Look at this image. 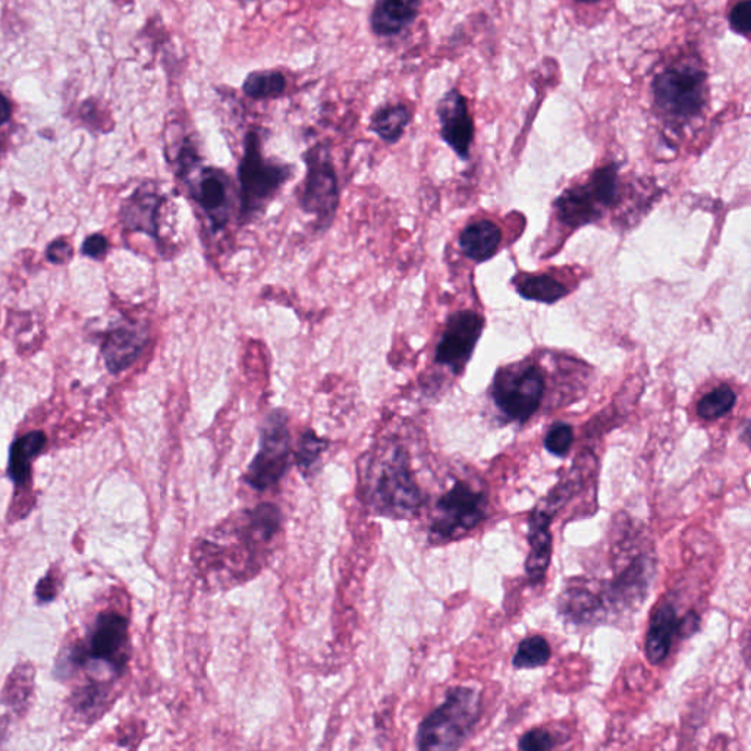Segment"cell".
Listing matches in <instances>:
<instances>
[{
    "mask_svg": "<svg viewBox=\"0 0 751 751\" xmlns=\"http://www.w3.org/2000/svg\"><path fill=\"white\" fill-rule=\"evenodd\" d=\"M293 176L291 164L266 158L259 134L250 131L238 164L239 222H255Z\"/></svg>",
    "mask_w": 751,
    "mask_h": 751,
    "instance_id": "cell-1",
    "label": "cell"
},
{
    "mask_svg": "<svg viewBox=\"0 0 751 751\" xmlns=\"http://www.w3.org/2000/svg\"><path fill=\"white\" fill-rule=\"evenodd\" d=\"M482 699L471 687H454L441 706L420 724L417 747L420 750H457L470 738L480 719Z\"/></svg>",
    "mask_w": 751,
    "mask_h": 751,
    "instance_id": "cell-2",
    "label": "cell"
},
{
    "mask_svg": "<svg viewBox=\"0 0 751 751\" xmlns=\"http://www.w3.org/2000/svg\"><path fill=\"white\" fill-rule=\"evenodd\" d=\"M656 107L670 120L690 121L707 100V77L702 67L681 62L662 71L653 83Z\"/></svg>",
    "mask_w": 751,
    "mask_h": 751,
    "instance_id": "cell-3",
    "label": "cell"
},
{
    "mask_svg": "<svg viewBox=\"0 0 751 751\" xmlns=\"http://www.w3.org/2000/svg\"><path fill=\"white\" fill-rule=\"evenodd\" d=\"M546 381L534 365L505 367L497 371L492 383V399L509 421L526 423L542 404Z\"/></svg>",
    "mask_w": 751,
    "mask_h": 751,
    "instance_id": "cell-4",
    "label": "cell"
},
{
    "mask_svg": "<svg viewBox=\"0 0 751 751\" xmlns=\"http://www.w3.org/2000/svg\"><path fill=\"white\" fill-rule=\"evenodd\" d=\"M487 493L458 480L438 501L430 525V540L446 543L463 538L487 518Z\"/></svg>",
    "mask_w": 751,
    "mask_h": 751,
    "instance_id": "cell-5",
    "label": "cell"
},
{
    "mask_svg": "<svg viewBox=\"0 0 751 751\" xmlns=\"http://www.w3.org/2000/svg\"><path fill=\"white\" fill-rule=\"evenodd\" d=\"M618 167L607 164L598 169L588 183L576 185L561 194L555 201L556 212L567 226L588 225L601 219L618 198Z\"/></svg>",
    "mask_w": 751,
    "mask_h": 751,
    "instance_id": "cell-6",
    "label": "cell"
},
{
    "mask_svg": "<svg viewBox=\"0 0 751 751\" xmlns=\"http://www.w3.org/2000/svg\"><path fill=\"white\" fill-rule=\"evenodd\" d=\"M373 504L383 516L408 518L416 516L424 504V495L413 476L407 453L392 451L382 464L376 482Z\"/></svg>",
    "mask_w": 751,
    "mask_h": 751,
    "instance_id": "cell-7",
    "label": "cell"
},
{
    "mask_svg": "<svg viewBox=\"0 0 751 751\" xmlns=\"http://www.w3.org/2000/svg\"><path fill=\"white\" fill-rule=\"evenodd\" d=\"M291 457L288 416L282 409H273L261 426L260 448L246 472L247 483L256 491L275 487L288 470Z\"/></svg>",
    "mask_w": 751,
    "mask_h": 751,
    "instance_id": "cell-8",
    "label": "cell"
},
{
    "mask_svg": "<svg viewBox=\"0 0 751 751\" xmlns=\"http://www.w3.org/2000/svg\"><path fill=\"white\" fill-rule=\"evenodd\" d=\"M307 175L304 180L299 208L318 222L320 230L332 225L340 206V183L331 156L322 146L306 155Z\"/></svg>",
    "mask_w": 751,
    "mask_h": 751,
    "instance_id": "cell-9",
    "label": "cell"
},
{
    "mask_svg": "<svg viewBox=\"0 0 751 751\" xmlns=\"http://www.w3.org/2000/svg\"><path fill=\"white\" fill-rule=\"evenodd\" d=\"M483 332V319L472 311H458L451 316L436 348L438 365L446 366L454 373H461L470 361L472 352Z\"/></svg>",
    "mask_w": 751,
    "mask_h": 751,
    "instance_id": "cell-10",
    "label": "cell"
},
{
    "mask_svg": "<svg viewBox=\"0 0 751 751\" xmlns=\"http://www.w3.org/2000/svg\"><path fill=\"white\" fill-rule=\"evenodd\" d=\"M128 621L120 614L99 615L95 630L90 636L87 649L79 651L74 660L77 662H107L115 670L125 668L128 662Z\"/></svg>",
    "mask_w": 751,
    "mask_h": 751,
    "instance_id": "cell-11",
    "label": "cell"
},
{
    "mask_svg": "<svg viewBox=\"0 0 751 751\" xmlns=\"http://www.w3.org/2000/svg\"><path fill=\"white\" fill-rule=\"evenodd\" d=\"M189 194L206 214L213 232L225 230L232 210L231 178L218 168L201 169L196 183H188Z\"/></svg>",
    "mask_w": 751,
    "mask_h": 751,
    "instance_id": "cell-12",
    "label": "cell"
},
{
    "mask_svg": "<svg viewBox=\"0 0 751 751\" xmlns=\"http://www.w3.org/2000/svg\"><path fill=\"white\" fill-rule=\"evenodd\" d=\"M700 618L694 612L679 618L673 603H662L651 619L648 635H645L644 653L652 665H660L669 656L675 637L693 635L699 630Z\"/></svg>",
    "mask_w": 751,
    "mask_h": 751,
    "instance_id": "cell-13",
    "label": "cell"
},
{
    "mask_svg": "<svg viewBox=\"0 0 751 751\" xmlns=\"http://www.w3.org/2000/svg\"><path fill=\"white\" fill-rule=\"evenodd\" d=\"M439 121H441V135L446 143L459 156L467 159L470 153L475 125L468 113L467 101L458 90H451L439 101Z\"/></svg>",
    "mask_w": 751,
    "mask_h": 751,
    "instance_id": "cell-14",
    "label": "cell"
},
{
    "mask_svg": "<svg viewBox=\"0 0 751 751\" xmlns=\"http://www.w3.org/2000/svg\"><path fill=\"white\" fill-rule=\"evenodd\" d=\"M653 573H655V564L645 555L637 556L611 581L610 588L603 590L605 593L603 605L607 602L619 611L623 607H635L637 603L643 602Z\"/></svg>",
    "mask_w": 751,
    "mask_h": 751,
    "instance_id": "cell-15",
    "label": "cell"
},
{
    "mask_svg": "<svg viewBox=\"0 0 751 751\" xmlns=\"http://www.w3.org/2000/svg\"><path fill=\"white\" fill-rule=\"evenodd\" d=\"M555 513L546 505L539 504L531 510L529 517V539L530 552L526 559V574L531 584L542 583L550 568L552 559L551 522L554 520Z\"/></svg>",
    "mask_w": 751,
    "mask_h": 751,
    "instance_id": "cell-16",
    "label": "cell"
},
{
    "mask_svg": "<svg viewBox=\"0 0 751 751\" xmlns=\"http://www.w3.org/2000/svg\"><path fill=\"white\" fill-rule=\"evenodd\" d=\"M147 333L135 324H124L109 333L104 341L103 354L109 369L116 373L128 369L143 353Z\"/></svg>",
    "mask_w": 751,
    "mask_h": 751,
    "instance_id": "cell-17",
    "label": "cell"
},
{
    "mask_svg": "<svg viewBox=\"0 0 751 751\" xmlns=\"http://www.w3.org/2000/svg\"><path fill=\"white\" fill-rule=\"evenodd\" d=\"M162 194L155 188H140L126 201L124 208L125 225L134 231L146 232L155 238L159 236V212L163 205Z\"/></svg>",
    "mask_w": 751,
    "mask_h": 751,
    "instance_id": "cell-18",
    "label": "cell"
},
{
    "mask_svg": "<svg viewBox=\"0 0 751 751\" xmlns=\"http://www.w3.org/2000/svg\"><path fill=\"white\" fill-rule=\"evenodd\" d=\"M420 0H379L371 14V28L379 36H394L415 21Z\"/></svg>",
    "mask_w": 751,
    "mask_h": 751,
    "instance_id": "cell-19",
    "label": "cell"
},
{
    "mask_svg": "<svg viewBox=\"0 0 751 751\" xmlns=\"http://www.w3.org/2000/svg\"><path fill=\"white\" fill-rule=\"evenodd\" d=\"M559 614L567 621L574 624H590L599 621L605 612L602 599L586 588H568L561 594L558 601Z\"/></svg>",
    "mask_w": 751,
    "mask_h": 751,
    "instance_id": "cell-20",
    "label": "cell"
},
{
    "mask_svg": "<svg viewBox=\"0 0 751 751\" xmlns=\"http://www.w3.org/2000/svg\"><path fill=\"white\" fill-rule=\"evenodd\" d=\"M502 243V232L491 221H479L468 225L459 235V247L464 255L475 261H487L495 256Z\"/></svg>",
    "mask_w": 751,
    "mask_h": 751,
    "instance_id": "cell-21",
    "label": "cell"
},
{
    "mask_svg": "<svg viewBox=\"0 0 751 751\" xmlns=\"http://www.w3.org/2000/svg\"><path fill=\"white\" fill-rule=\"evenodd\" d=\"M45 445L46 436L41 432L25 434L12 445L8 472L15 487L23 488L28 483L33 459L44 451Z\"/></svg>",
    "mask_w": 751,
    "mask_h": 751,
    "instance_id": "cell-22",
    "label": "cell"
},
{
    "mask_svg": "<svg viewBox=\"0 0 751 751\" xmlns=\"http://www.w3.org/2000/svg\"><path fill=\"white\" fill-rule=\"evenodd\" d=\"M409 121H411V113L404 104L383 107L378 109L374 115L371 116L370 130L378 137H381L383 141L392 145V143H396L403 137Z\"/></svg>",
    "mask_w": 751,
    "mask_h": 751,
    "instance_id": "cell-23",
    "label": "cell"
},
{
    "mask_svg": "<svg viewBox=\"0 0 751 751\" xmlns=\"http://www.w3.org/2000/svg\"><path fill=\"white\" fill-rule=\"evenodd\" d=\"M518 294L531 301L552 304L559 301L568 290L558 280L550 275H526L517 282Z\"/></svg>",
    "mask_w": 751,
    "mask_h": 751,
    "instance_id": "cell-24",
    "label": "cell"
},
{
    "mask_svg": "<svg viewBox=\"0 0 751 751\" xmlns=\"http://www.w3.org/2000/svg\"><path fill=\"white\" fill-rule=\"evenodd\" d=\"M552 651L547 640L542 636H531L518 644L513 666L516 669H534L551 661Z\"/></svg>",
    "mask_w": 751,
    "mask_h": 751,
    "instance_id": "cell-25",
    "label": "cell"
},
{
    "mask_svg": "<svg viewBox=\"0 0 751 751\" xmlns=\"http://www.w3.org/2000/svg\"><path fill=\"white\" fill-rule=\"evenodd\" d=\"M737 403L736 392L729 386H719L704 395L698 405V415L703 420H718L727 416Z\"/></svg>",
    "mask_w": 751,
    "mask_h": 751,
    "instance_id": "cell-26",
    "label": "cell"
},
{
    "mask_svg": "<svg viewBox=\"0 0 751 751\" xmlns=\"http://www.w3.org/2000/svg\"><path fill=\"white\" fill-rule=\"evenodd\" d=\"M286 82L284 75L276 71H264V73H253L248 75L244 83V91L253 99H270L284 93Z\"/></svg>",
    "mask_w": 751,
    "mask_h": 751,
    "instance_id": "cell-27",
    "label": "cell"
},
{
    "mask_svg": "<svg viewBox=\"0 0 751 751\" xmlns=\"http://www.w3.org/2000/svg\"><path fill=\"white\" fill-rule=\"evenodd\" d=\"M328 448L327 439L319 438L313 430H306L298 442L297 463L304 472L310 471L319 463Z\"/></svg>",
    "mask_w": 751,
    "mask_h": 751,
    "instance_id": "cell-28",
    "label": "cell"
},
{
    "mask_svg": "<svg viewBox=\"0 0 751 751\" xmlns=\"http://www.w3.org/2000/svg\"><path fill=\"white\" fill-rule=\"evenodd\" d=\"M574 442V430L571 426L556 423L552 426L546 438H544V448L550 451L555 457H567Z\"/></svg>",
    "mask_w": 751,
    "mask_h": 751,
    "instance_id": "cell-29",
    "label": "cell"
},
{
    "mask_svg": "<svg viewBox=\"0 0 751 751\" xmlns=\"http://www.w3.org/2000/svg\"><path fill=\"white\" fill-rule=\"evenodd\" d=\"M556 746H558V740L554 734L543 728L531 729L518 742V749L525 751H547L555 749Z\"/></svg>",
    "mask_w": 751,
    "mask_h": 751,
    "instance_id": "cell-30",
    "label": "cell"
},
{
    "mask_svg": "<svg viewBox=\"0 0 751 751\" xmlns=\"http://www.w3.org/2000/svg\"><path fill=\"white\" fill-rule=\"evenodd\" d=\"M729 24L737 34L749 37L751 33V0H740L729 12Z\"/></svg>",
    "mask_w": 751,
    "mask_h": 751,
    "instance_id": "cell-31",
    "label": "cell"
},
{
    "mask_svg": "<svg viewBox=\"0 0 751 751\" xmlns=\"http://www.w3.org/2000/svg\"><path fill=\"white\" fill-rule=\"evenodd\" d=\"M84 253L90 257H100L108 250V242L101 235H93L87 238L83 247Z\"/></svg>",
    "mask_w": 751,
    "mask_h": 751,
    "instance_id": "cell-32",
    "label": "cell"
},
{
    "mask_svg": "<svg viewBox=\"0 0 751 751\" xmlns=\"http://www.w3.org/2000/svg\"><path fill=\"white\" fill-rule=\"evenodd\" d=\"M48 255L50 260L62 263V261L70 259V256H73V248L65 242H57L49 247Z\"/></svg>",
    "mask_w": 751,
    "mask_h": 751,
    "instance_id": "cell-33",
    "label": "cell"
},
{
    "mask_svg": "<svg viewBox=\"0 0 751 751\" xmlns=\"http://www.w3.org/2000/svg\"><path fill=\"white\" fill-rule=\"evenodd\" d=\"M54 593L57 592H54L53 586L50 583V578H45L39 588H37V596L44 599V601H52Z\"/></svg>",
    "mask_w": 751,
    "mask_h": 751,
    "instance_id": "cell-34",
    "label": "cell"
},
{
    "mask_svg": "<svg viewBox=\"0 0 751 751\" xmlns=\"http://www.w3.org/2000/svg\"><path fill=\"white\" fill-rule=\"evenodd\" d=\"M11 116V104L7 97L0 93V125L5 124Z\"/></svg>",
    "mask_w": 751,
    "mask_h": 751,
    "instance_id": "cell-35",
    "label": "cell"
},
{
    "mask_svg": "<svg viewBox=\"0 0 751 751\" xmlns=\"http://www.w3.org/2000/svg\"><path fill=\"white\" fill-rule=\"evenodd\" d=\"M577 3H583V5H594V3L601 2V0H576Z\"/></svg>",
    "mask_w": 751,
    "mask_h": 751,
    "instance_id": "cell-36",
    "label": "cell"
},
{
    "mask_svg": "<svg viewBox=\"0 0 751 751\" xmlns=\"http://www.w3.org/2000/svg\"><path fill=\"white\" fill-rule=\"evenodd\" d=\"M244 2H251V0H244Z\"/></svg>",
    "mask_w": 751,
    "mask_h": 751,
    "instance_id": "cell-37",
    "label": "cell"
}]
</instances>
